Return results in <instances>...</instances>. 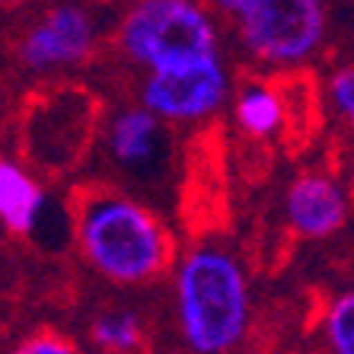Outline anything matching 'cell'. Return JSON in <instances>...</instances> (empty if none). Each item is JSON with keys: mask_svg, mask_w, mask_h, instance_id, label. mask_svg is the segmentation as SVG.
Segmentation results:
<instances>
[{"mask_svg": "<svg viewBox=\"0 0 354 354\" xmlns=\"http://www.w3.org/2000/svg\"><path fill=\"white\" fill-rule=\"evenodd\" d=\"M77 249L115 288H144L173 272L179 249L166 221L118 189H90L77 205Z\"/></svg>", "mask_w": 354, "mask_h": 354, "instance_id": "1", "label": "cell"}, {"mask_svg": "<svg viewBox=\"0 0 354 354\" xmlns=\"http://www.w3.org/2000/svg\"><path fill=\"white\" fill-rule=\"evenodd\" d=\"M179 335L192 354H236L252 329V288L236 252L195 243L173 265Z\"/></svg>", "mask_w": 354, "mask_h": 354, "instance_id": "2", "label": "cell"}, {"mask_svg": "<svg viewBox=\"0 0 354 354\" xmlns=\"http://www.w3.org/2000/svg\"><path fill=\"white\" fill-rule=\"evenodd\" d=\"M115 48L144 74L221 51V29L205 0H131L115 26Z\"/></svg>", "mask_w": 354, "mask_h": 354, "instance_id": "3", "label": "cell"}, {"mask_svg": "<svg viewBox=\"0 0 354 354\" xmlns=\"http://www.w3.org/2000/svg\"><path fill=\"white\" fill-rule=\"evenodd\" d=\"M239 51L272 74H294L316 58L329 35L326 0H249L233 19Z\"/></svg>", "mask_w": 354, "mask_h": 354, "instance_id": "4", "label": "cell"}, {"mask_svg": "<svg viewBox=\"0 0 354 354\" xmlns=\"http://www.w3.org/2000/svg\"><path fill=\"white\" fill-rule=\"evenodd\" d=\"M230 96V64L217 51V55L169 67V71L144 74L138 102L163 124H198L217 115Z\"/></svg>", "mask_w": 354, "mask_h": 354, "instance_id": "5", "label": "cell"}, {"mask_svg": "<svg viewBox=\"0 0 354 354\" xmlns=\"http://www.w3.org/2000/svg\"><path fill=\"white\" fill-rule=\"evenodd\" d=\"M99 23L90 10L74 0H61L26 23L17 41V58L29 74L51 77L83 67L96 55Z\"/></svg>", "mask_w": 354, "mask_h": 354, "instance_id": "6", "label": "cell"}, {"mask_svg": "<svg viewBox=\"0 0 354 354\" xmlns=\"http://www.w3.org/2000/svg\"><path fill=\"white\" fill-rule=\"evenodd\" d=\"M351 198L335 173L304 169L290 179L284 192V223L297 239L322 243L348 223Z\"/></svg>", "mask_w": 354, "mask_h": 354, "instance_id": "7", "label": "cell"}, {"mask_svg": "<svg viewBox=\"0 0 354 354\" xmlns=\"http://www.w3.org/2000/svg\"><path fill=\"white\" fill-rule=\"evenodd\" d=\"M48 207V192L26 163L0 157V227L13 236H29L39 230Z\"/></svg>", "mask_w": 354, "mask_h": 354, "instance_id": "8", "label": "cell"}, {"mask_svg": "<svg viewBox=\"0 0 354 354\" xmlns=\"http://www.w3.org/2000/svg\"><path fill=\"white\" fill-rule=\"evenodd\" d=\"M163 128L153 112L140 106H124L106 124V150L122 169H147L160 157Z\"/></svg>", "mask_w": 354, "mask_h": 354, "instance_id": "9", "label": "cell"}, {"mask_svg": "<svg viewBox=\"0 0 354 354\" xmlns=\"http://www.w3.org/2000/svg\"><path fill=\"white\" fill-rule=\"evenodd\" d=\"M233 118L252 140H272L290 124L288 96L272 80H246L233 93Z\"/></svg>", "mask_w": 354, "mask_h": 354, "instance_id": "10", "label": "cell"}, {"mask_svg": "<svg viewBox=\"0 0 354 354\" xmlns=\"http://www.w3.org/2000/svg\"><path fill=\"white\" fill-rule=\"evenodd\" d=\"M90 342L99 354H138L147 342V329L138 310L109 306L90 319Z\"/></svg>", "mask_w": 354, "mask_h": 354, "instance_id": "11", "label": "cell"}, {"mask_svg": "<svg viewBox=\"0 0 354 354\" xmlns=\"http://www.w3.org/2000/svg\"><path fill=\"white\" fill-rule=\"evenodd\" d=\"M319 335L326 354H354V290H342L322 306Z\"/></svg>", "mask_w": 354, "mask_h": 354, "instance_id": "12", "label": "cell"}, {"mask_svg": "<svg viewBox=\"0 0 354 354\" xmlns=\"http://www.w3.org/2000/svg\"><path fill=\"white\" fill-rule=\"evenodd\" d=\"M326 109L342 128L354 131V61L329 71V77H326Z\"/></svg>", "mask_w": 354, "mask_h": 354, "instance_id": "13", "label": "cell"}, {"mask_svg": "<svg viewBox=\"0 0 354 354\" xmlns=\"http://www.w3.org/2000/svg\"><path fill=\"white\" fill-rule=\"evenodd\" d=\"M7 354H83L71 335H64L61 329H35L29 335L17 338L7 348Z\"/></svg>", "mask_w": 354, "mask_h": 354, "instance_id": "14", "label": "cell"}, {"mask_svg": "<svg viewBox=\"0 0 354 354\" xmlns=\"http://www.w3.org/2000/svg\"><path fill=\"white\" fill-rule=\"evenodd\" d=\"M207 7L214 10L217 17H227V19H236L239 17V10L246 7L249 0H205Z\"/></svg>", "mask_w": 354, "mask_h": 354, "instance_id": "15", "label": "cell"}, {"mask_svg": "<svg viewBox=\"0 0 354 354\" xmlns=\"http://www.w3.org/2000/svg\"><path fill=\"white\" fill-rule=\"evenodd\" d=\"M23 0H0V10H10V7H19Z\"/></svg>", "mask_w": 354, "mask_h": 354, "instance_id": "16", "label": "cell"}, {"mask_svg": "<svg viewBox=\"0 0 354 354\" xmlns=\"http://www.w3.org/2000/svg\"><path fill=\"white\" fill-rule=\"evenodd\" d=\"M236 354H268V351H252V348H239Z\"/></svg>", "mask_w": 354, "mask_h": 354, "instance_id": "17", "label": "cell"}]
</instances>
